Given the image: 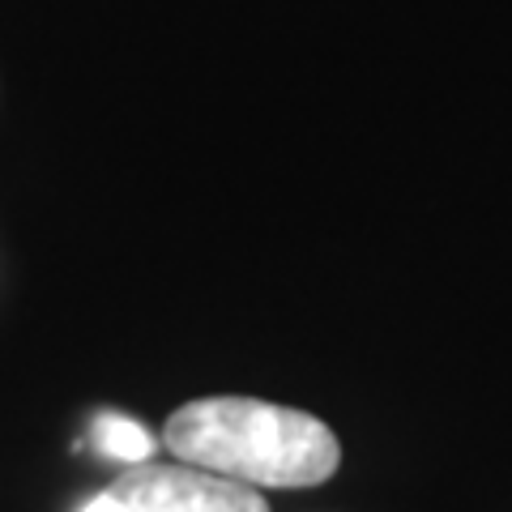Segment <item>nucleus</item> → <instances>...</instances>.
<instances>
[{"instance_id": "obj_1", "label": "nucleus", "mask_w": 512, "mask_h": 512, "mask_svg": "<svg viewBox=\"0 0 512 512\" xmlns=\"http://www.w3.org/2000/svg\"><path fill=\"white\" fill-rule=\"evenodd\" d=\"M163 440L184 466L248 487H320L342 466V444L316 414L256 397L188 402L167 419Z\"/></svg>"}, {"instance_id": "obj_2", "label": "nucleus", "mask_w": 512, "mask_h": 512, "mask_svg": "<svg viewBox=\"0 0 512 512\" xmlns=\"http://www.w3.org/2000/svg\"><path fill=\"white\" fill-rule=\"evenodd\" d=\"M82 512H269L265 495L197 466H141L124 470Z\"/></svg>"}, {"instance_id": "obj_3", "label": "nucleus", "mask_w": 512, "mask_h": 512, "mask_svg": "<svg viewBox=\"0 0 512 512\" xmlns=\"http://www.w3.org/2000/svg\"><path fill=\"white\" fill-rule=\"evenodd\" d=\"M94 436H99V448L107 457L128 461V466H141V461H150V453H154L150 431L133 419H120V414H103V419L94 423Z\"/></svg>"}]
</instances>
